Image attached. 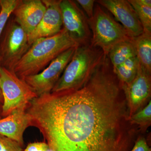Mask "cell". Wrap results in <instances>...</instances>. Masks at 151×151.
<instances>
[{
    "mask_svg": "<svg viewBox=\"0 0 151 151\" xmlns=\"http://www.w3.org/2000/svg\"><path fill=\"white\" fill-rule=\"evenodd\" d=\"M52 151H130L135 130L108 58L84 86L43 94L26 109Z\"/></svg>",
    "mask_w": 151,
    "mask_h": 151,
    "instance_id": "6da1fadb",
    "label": "cell"
},
{
    "mask_svg": "<svg viewBox=\"0 0 151 151\" xmlns=\"http://www.w3.org/2000/svg\"><path fill=\"white\" fill-rule=\"evenodd\" d=\"M78 46L63 28L59 33L53 36L35 40L12 71L21 79L35 75L43 70L63 52Z\"/></svg>",
    "mask_w": 151,
    "mask_h": 151,
    "instance_id": "7a4b0ae2",
    "label": "cell"
},
{
    "mask_svg": "<svg viewBox=\"0 0 151 151\" xmlns=\"http://www.w3.org/2000/svg\"><path fill=\"white\" fill-rule=\"evenodd\" d=\"M106 55L91 44L78 45L51 92L76 90L84 86Z\"/></svg>",
    "mask_w": 151,
    "mask_h": 151,
    "instance_id": "3957f363",
    "label": "cell"
},
{
    "mask_svg": "<svg viewBox=\"0 0 151 151\" xmlns=\"http://www.w3.org/2000/svg\"><path fill=\"white\" fill-rule=\"evenodd\" d=\"M88 21L92 33L91 44L102 50L105 55L117 44L132 39L122 25L98 4L94 5L93 17Z\"/></svg>",
    "mask_w": 151,
    "mask_h": 151,
    "instance_id": "277c9868",
    "label": "cell"
},
{
    "mask_svg": "<svg viewBox=\"0 0 151 151\" xmlns=\"http://www.w3.org/2000/svg\"><path fill=\"white\" fill-rule=\"evenodd\" d=\"M0 86L4 102L3 118L18 110H26L30 102L37 97L23 79L12 70L0 66Z\"/></svg>",
    "mask_w": 151,
    "mask_h": 151,
    "instance_id": "5b68a950",
    "label": "cell"
},
{
    "mask_svg": "<svg viewBox=\"0 0 151 151\" xmlns=\"http://www.w3.org/2000/svg\"><path fill=\"white\" fill-rule=\"evenodd\" d=\"M31 45L27 33L10 17L0 38V66L12 70Z\"/></svg>",
    "mask_w": 151,
    "mask_h": 151,
    "instance_id": "8992f818",
    "label": "cell"
},
{
    "mask_svg": "<svg viewBox=\"0 0 151 151\" xmlns=\"http://www.w3.org/2000/svg\"><path fill=\"white\" fill-rule=\"evenodd\" d=\"M76 48L72 47L63 52L39 73L22 79L35 92L37 97L51 93L71 60Z\"/></svg>",
    "mask_w": 151,
    "mask_h": 151,
    "instance_id": "52a82bcc",
    "label": "cell"
},
{
    "mask_svg": "<svg viewBox=\"0 0 151 151\" xmlns=\"http://www.w3.org/2000/svg\"><path fill=\"white\" fill-rule=\"evenodd\" d=\"M78 5L76 1H60L63 28L78 45L90 44L92 33L88 18Z\"/></svg>",
    "mask_w": 151,
    "mask_h": 151,
    "instance_id": "ba28073f",
    "label": "cell"
},
{
    "mask_svg": "<svg viewBox=\"0 0 151 151\" xmlns=\"http://www.w3.org/2000/svg\"><path fill=\"white\" fill-rule=\"evenodd\" d=\"M151 73L140 64L136 77L129 84L122 85L127 100L129 117L145 106L150 100Z\"/></svg>",
    "mask_w": 151,
    "mask_h": 151,
    "instance_id": "9c48e42d",
    "label": "cell"
},
{
    "mask_svg": "<svg viewBox=\"0 0 151 151\" xmlns=\"http://www.w3.org/2000/svg\"><path fill=\"white\" fill-rule=\"evenodd\" d=\"M95 2L114 16L132 38L137 37L144 32L134 9L128 1L99 0Z\"/></svg>",
    "mask_w": 151,
    "mask_h": 151,
    "instance_id": "30bf717a",
    "label": "cell"
},
{
    "mask_svg": "<svg viewBox=\"0 0 151 151\" xmlns=\"http://www.w3.org/2000/svg\"><path fill=\"white\" fill-rule=\"evenodd\" d=\"M43 1L46 6L45 13L35 29L28 35L31 45L37 40L53 36L62 29L60 1L43 0Z\"/></svg>",
    "mask_w": 151,
    "mask_h": 151,
    "instance_id": "8fae6325",
    "label": "cell"
},
{
    "mask_svg": "<svg viewBox=\"0 0 151 151\" xmlns=\"http://www.w3.org/2000/svg\"><path fill=\"white\" fill-rule=\"evenodd\" d=\"M45 10L43 1L23 0L19 1L12 14L15 21L28 35L39 24Z\"/></svg>",
    "mask_w": 151,
    "mask_h": 151,
    "instance_id": "7c38bea8",
    "label": "cell"
},
{
    "mask_svg": "<svg viewBox=\"0 0 151 151\" xmlns=\"http://www.w3.org/2000/svg\"><path fill=\"white\" fill-rule=\"evenodd\" d=\"M26 110H17L0 119V135L16 141L22 147L24 133L31 126L30 118Z\"/></svg>",
    "mask_w": 151,
    "mask_h": 151,
    "instance_id": "4fadbf2b",
    "label": "cell"
},
{
    "mask_svg": "<svg viewBox=\"0 0 151 151\" xmlns=\"http://www.w3.org/2000/svg\"><path fill=\"white\" fill-rule=\"evenodd\" d=\"M107 55L113 68L119 66L128 59L137 56L133 38L117 44Z\"/></svg>",
    "mask_w": 151,
    "mask_h": 151,
    "instance_id": "5bb4252c",
    "label": "cell"
},
{
    "mask_svg": "<svg viewBox=\"0 0 151 151\" xmlns=\"http://www.w3.org/2000/svg\"><path fill=\"white\" fill-rule=\"evenodd\" d=\"M133 40L140 64L151 73V34L143 32Z\"/></svg>",
    "mask_w": 151,
    "mask_h": 151,
    "instance_id": "9a60e30c",
    "label": "cell"
},
{
    "mask_svg": "<svg viewBox=\"0 0 151 151\" xmlns=\"http://www.w3.org/2000/svg\"><path fill=\"white\" fill-rule=\"evenodd\" d=\"M140 63L137 57L127 60L113 70L122 85H127L135 78L137 73Z\"/></svg>",
    "mask_w": 151,
    "mask_h": 151,
    "instance_id": "2e32d148",
    "label": "cell"
},
{
    "mask_svg": "<svg viewBox=\"0 0 151 151\" xmlns=\"http://www.w3.org/2000/svg\"><path fill=\"white\" fill-rule=\"evenodd\" d=\"M132 126H136L142 132H145L151 124V101L129 118Z\"/></svg>",
    "mask_w": 151,
    "mask_h": 151,
    "instance_id": "e0dca14e",
    "label": "cell"
},
{
    "mask_svg": "<svg viewBox=\"0 0 151 151\" xmlns=\"http://www.w3.org/2000/svg\"><path fill=\"white\" fill-rule=\"evenodd\" d=\"M142 25L144 32L151 34V7L141 5L136 0H128Z\"/></svg>",
    "mask_w": 151,
    "mask_h": 151,
    "instance_id": "ac0fdd59",
    "label": "cell"
},
{
    "mask_svg": "<svg viewBox=\"0 0 151 151\" xmlns=\"http://www.w3.org/2000/svg\"><path fill=\"white\" fill-rule=\"evenodd\" d=\"M19 0H0V38Z\"/></svg>",
    "mask_w": 151,
    "mask_h": 151,
    "instance_id": "d6986e66",
    "label": "cell"
},
{
    "mask_svg": "<svg viewBox=\"0 0 151 151\" xmlns=\"http://www.w3.org/2000/svg\"><path fill=\"white\" fill-rule=\"evenodd\" d=\"M22 147L16 141L0 135V151H23Z\"/></svg>",
    "mask_w": 151,
    "mask_h": 151,
    "instance_id": "ffe728a7",
    "label": "cell"
},
{
    "mask_svg": "<svg viewBox=\"0 0 151 151\" xmlns=\"http://www.w3.org/2000/svg\"><path fill=\"white\" fill-rule=\"evenodd\" d=\"M77 4L81 6V8L85 12L88 19H91L94 14V0H77L76 1Z\"/></svg>",
    "mask_w": 151,
    "mask_h": 151,
    "instance_id": "44dd1931",
    "label": "cell"
},
{
    "mask_svg": "<svg viewBox=\"0 0 151 151\" xmlns=\"http://www.w3.org/2000/svg\"><path fill=\"white\" fill-rule=\"evenodd\" d=\"M130 151H151V149L145 138L140 137L135 141Z\"/></svg>",
    "mask_w": 151,
    "mask_h": 151,
    "instance_id": "7402d4cb",
    "label": "cell"
},
{
    "mask_svg": "<svg viewBox=\"0 0 151 151\" xmlns=\"http://www.w3.org/2000/svg\"><path fill=\"white\" fill-rule=\"evenodd\" d=\"M23 151H52L45 142H35L28 144Z\"/></svg>",
    "mask_w": 151,
    "mask_h": 151,
    "instance_id": "603a6c76",
    "label": "cell"
},
{
    "mask_svg": "<svg viewBox=\"0 0 151 151\" xmlns=\"http://www.w3.org/2000/svg\"><path fill=\"white\" fill-rule=\"evenodd\" d=\"M137 2L142 6L151 7V0H136Z\"/></svg>",
    "mask_w": 151,
    "mask_h": 151,
    "instance_id": "cb8c5ba5",
    "label": "cell"
},
{
    "mask_svg": "<svg viewBox=\"0 0 151 151\" xmlns=\"http://www.w3.org/2000/svg\"><path fill=\"white\" fill-rule=\"evenodd\" d=\"M4 102V99H3V97L2 94L1 90V86H0V103L3 104Z\"/></svg>",
    "mask_w": 151,
    "mask_h": 151,
    "instance_id": "d4e9b609",
    "label": "cell"
},
{
    "mask_svg": "<svg viewBox=\"0 0 151 151\" xmlns=\"http://www.w3.org/2000/svg\"><path fill=\"white\" fill-rule=\"evenodd\" d=\"M2 106L1 103H0V119H2Z\"/></svg>",
    "mask_w": 151,
    "mask_h": 151,
    "instance_id": "484cf974",
    "label": "cell"
},
{
    "mask_svg": "<svg viewBox=\"0 0 151 151\" xmlns=\"http://www.w3.org/2000/svg\"><path fill=\"white\" fill-rule=\"evenodd\" d=\"M0 11H1V7H0Z\"/></svg>",
    "mask_w": 151,
    "mask_h": 151,
    "instance_id": "4316f807",
    "label": "cell"
}]
</instances>
